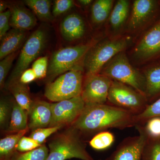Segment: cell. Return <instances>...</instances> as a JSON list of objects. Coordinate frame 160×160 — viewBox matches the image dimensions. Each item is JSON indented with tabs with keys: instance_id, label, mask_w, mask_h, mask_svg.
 <instances>
[{
	"instance_id": "1",
	"label": "cell",
	"mask_w": 160,
	"mask_h": 160,
	"mask_svg": "<svg viewBox=\"0 0 160 160\" xmlns=\"http://www.w3.org/2000/svg\"><path fill=\"white\" fill-rule=\"evenodd\" d=\"M135 115L109 104H86L81 114L71 126L82 137H93L108 129L135 127Z\"/></svg>"
},
{
	"instance_id": "2",
	"label": "cell",
	"mask_w": 160,
	"mask_h": 160,
	"mask_svg": "<svg viewBox=\"0 0 160 160\" xmlns=\"http://www.w3.org/2000/svg\"><path fill=\"white\" fill-rule=\"evenodd\" d=\"M49 149L46 160H94L86 150L82 135L72 126L53 137L49 143Z\"/></svg>"
},
{
	"instance_id": "3",
	"label": "cell",
	"mask_w": 160,
	"mask_h": 160,
	"mask_svg": "<svg viewBox=\"0 0 160 160\" xmlns=\"http://www.w3.org/2000/svg\"><path fill=\"white\" fill-rule=\"evenodd\" d=\"M99 73L113 81L128 85L146 96V79L144 74L132 66L123 52L106 63Z\"/></svg>"
},
{
	"instance_id": "4",
	"label": "cell",
	"mask_w": 160,
	"mask_h": 160,
	"mask_svg": "<svg viewBox=\"0 0 160 160\" xmlns=\"http://www.w3.org/2000/svg\"><path fill=\"white\" fill-rule=\"evenodd\" d=\"M130 42V38L125 37L103 41L93 45L86 53L83 61L86 75L99 73L106 63L122 52Z\"/></svg>"
},
{
	"instance_id": "5",
	"label": "cell",
	"mask_w": 160,
	"mask_h": 160,
	"mask_svg": "<svg viewBox=\"0 0 160 160\" xmlns=\"http://www.w3.org/2000/svg\"><path fill=\"white\" fill-rule=\"evenodd\" d=\"M82 66H78L47 83L45 96L49 101L57 102L81 96L84 81Z\"/></svg>"
},
{
	"instance_id": "6",
	"label": "cell",
	"mask_w": 160,
	"mask_h": 160,
	"mask_svg": "<svg viewBox=\"0 0 160 160\" xmlns=\"http://www.w3.org/2000/svg\"><path fill=\"white\" fill-rule=\"evenodd\" d=\"M92 43L62 48L55 52L49 63L46 81L49 83L59 76L83 65L84 58Z\"/></svg>"
},
{
	"instance_id": "7",
	"label": "cell",
	"mask_w": 160,
	"mask_h": 160,
	"mask_svg": "<svg viewBox=\"0 0 160 160\" xmlns=\"http://www.w3.org/2000/svg\"><path fill=\"white\" fill-rule=\"evenodd\" d=\"M108 104L137 115L149 105L147 98L126 84L112 80L108 97Z\"/></svg>"
},
{
	"instance_id": "8",
	"label": "cell",
	"mask_w": 160,
	"mask_h": 160,
	"mask_svg": "<svg viewBox=\"0 0 160 160\" xmlns=\"http://www.w3.org/2000/svg\"><path fill=\"white\" fill-rule=\"evenodd\" d=\"M47 35L46 30L41 27L32 33L21 50L7 84L19 81L21 74L39 56L47 42Z\"/></svg>"
},
{
	"instance_id": "9",
	"label": "cell",
	"mask_w": 160,
	"mask_h": 160,
	"mask_svg": "<svg viewBox=\"0 0 160 160\" xmlns=\"http://www.w3.org/2000/svg\"><path fill=\"white\" fill-rule=\"evenodd\" d=\"M135 127L138 135L125 138L105 160H143L148 137L142 126L136 125Z\"/></svg>"
},
{
	"instance_id": "10",
	"label": "cell",
	"mask_w": 160,
	"mask_h": 160,
	"mask_svg": "<svg viewBox=\"0 0 160 160\" xmlns=\"http://www.w3.org/2000/svg\"><path fill=\"white\" fill-rule=\"evenodd\" d=\"M112 80L104 75H86L81 97L86 104H106Z\"/></svg>"
},
{
	"instance_id": "11",
	"label": "cell",
	"mask_w": 160,
	"mask_h": 160,
	"mask_svg": "<svg viewBox=\"0 0 160 160\" xmlns=\"http://www.w3.org/2000/svg\"><path fill=\"white\" fill-rule=\"evenodd\" d=\"M85 105L81 96L51 103L52 119L49 127L71 126L82 113Z\"/></svg>"
},
{
	"instance_id": "12",
	"label": "cell",
	"mask_w": 160,
	"mask_h": 160,
	"mask_svg": "<svg viewBox=\"0 0 160 160\" xmlns=\"http://www.w3.org/2000/svg\"><path fill=\"white\" fill-rule=\"evenodd\" d=\"M138 58L148 60L160 54V19L146 32L134 49Z\"/></svg>"
},
{
	"instance_id": "13",
	"label": "cell",
	"mask_w": 160,
	"mask_h": 160,
	"mask_svg": "<svg viewBox=\"0 0 160 160\" xmlns=\"http://www.w3.org/2000/svg\"><path fill=\"white\" fill-rule=\"evenodd\" d=\"M157 2L153 0H136L133 2L129 28L136 30L148 22L157 8Z\"/></svg>"
},
{
	"instance_id": "14",
	"label": "cell",
	"mask_w": 160,
	"mask_h": 160,
	"mask_svg": "<svg viewBox=\"0 0 160 160\" xmlns=\"http://www.w3.org/2000/svg\"><path fill=\"white\" fill-rule=\"evenodd\" d=\"M28 116V127L32 131L49 127L52 119L51 103L41 100L34 101Z\"/></svg>"
},
{
	"instance_id": "15",
	"label": "cell",
	"mask_w": 160,
	"mask_h": 160,
	"mask_svg": "<svg viewBox=\"0 0 160 160\" xmlns=\"http://www.w3.org/2000/svg\"><path fill=\"white\" fill-rule=\"evenodd\" d=\"M61 35L67 42L80 39L85 33V25L82 18L77 13H71L62 21L60 26Z\"/></svg>"
},
{
	"instance_id": "16",
	"label": "cell",
	"mask_w": 160,
	"mask_h": 160,
	"mask_svg": "<svg viewBox=\"0 0 160 160\" xmlns=\"http://www.w3.org/2000/svg\"><path fill=\"white\" fill-rule=\"evenodd\" d=\"M9 8L11 12L10 25L13 29L26 31L32 29L37 25L35 15L25 7L16 5Z\"/></svg>"
},
{
	"instance_id": "17",
	"label": "cell",
	"mask_w": 160,
	"mask_h": 160,
	"mask_svg": "<svg viewBox=\"0 0 160 160\" xmlns=\"http://www.w3.org/2000/svg\"><path fill=\"white\" fill-rule=\"evenodd\" d=\"M26 31L13 29L9 30L1 40L0 46V59L2 60L9 55L17 50L26 38Z\"/></svg>"
},
{
	"instance_id": "18",
	"label": "cell",
	"mask_w": 160,
	"mask_h": 160,
	"mask_svg": "<svg viewBox=\"0 0 160 160\" xmlns=\"http://www.w3.org/2000/svg\"><path fill=\"white\" fill-rule=\"evenodd\" d=\"M146 79V96L149 104L160 97V64L144 72Z\"/></svg>"
},
{
	"instance_id": "19",
	"label": "cell",
	"mask_w": 160,
	"mask_h": 160,
	"mask_svg": "<svg viewBox=\"0 0 160 160\" xmlns=\"http://www.w3.org/2000/svg\"><path fill=\"white\" fill-rule=\"evenodd\" d=\"M7 86L17 103L29 115L34 101L30 96L28 85L17 81L7 84Z\"/></svg>"
},
{
	"instance_id": "20",
	"label": "cell",
	"mask_w": 160,
	"mask_h": 160,
	"mask_svg": "<svg viewBox=\"0 0 160 160\" xmlns=\"http://www.w3.org/2000/svg\"><path fill=\"white\" fill-rule=\"evenodd\" d=\"M29 128L12 134L9 135L0 140V160H10L17 150V146L21 139L24 136Z\"/></svg>"
},
{
	"instance_id": "21",
	"label": "cell",
	"mask_w": 160,
	"mask_h": 160,
	"mask_svg": "<svg viewBox=\"0 0 160 160\" xmlns=\"http://www.w3.org/2000/svg\"><path fill=\"white\" fill-rule=\"evenodd\" d=\"M28 116L27 112L16 101H13L10 116L11 118L7 131L10 133H16L29 128Z\"/></svg>"
},
{
	"instance_id": "22",
	"label": "cell",
	"mask_w": 160,
	"mask_h": 160,
	"mask_svg": "<svg viewBox=\"0 0 160 160\" xmlns=\"http://www.w3.org/2000/svg\"><path fill=\"white\" fill-rule=\"evenodd\" d=\"M24 2L40 20L51 22L53 17L51 12V2L49 0H26Z\"/></svg>"
},
{
	"instance_id": "23",
	"label": "cell",
	"mask_w": 160,
	"mask_h": 160,
	"mask_svg": "<svg viewBox=\"0 0 160 160\" xmlns=\"http://www.w3.org/2000/svg\"><path fill=\"white\" fill-rule=\"evenodd\" d=\"M113 2L112 0H97L92 6L91 18L93 23L101 24L110 15Z\"/></svg>"
},
{
	"instance_id": "24",
	"label": "cell",
	"mask_w": 160,
	"mask_h": 160,
	"mask_svg": "<svg viewBox=\"0 0 160 160\" xmlns=\"http://www.w3.org/2000/svg\"><path fill=\"white\" fill-rule=\"evenodd\" d=\"M129 2L126 0H119L115 5L110 15V24L114 29H119L126 21L129 14Z\"/></svg>"
},
{
	"instance_id": "25",
	"label": "cell",
	"mask_w": 160,
	"mask_h": 160,
	"mask_svg": "<svg viewBox=\"0 0 160 160\" xmlns=\"http://www.w3.org/2000/svg\"><path fill=\"white\" fill-rule=\"evenodd\" d=\"M115 136L109 131L101 132L89 141V144L92 149L97 150H104L110 148L114 142Z\"/></svg>"
},
{
	"instance_id": "26",
	"label": "cell",
	"mask_w": 160,
	"mask_h": 160,
	"mask_svg": "<svg viewBox=\"0 0 160 160\" xmlns=\"http://www.w3.org/2000/svg\"><path fill=\"white\" fill-rule=\"evenodd\" d=\"M49 153V148L45 145L31 151L20 152L17 151L10 160H46Z\"/></svg>"
},
{
	"instance_id": "27",
	"label": "cell",
	"mask_w": 160,
	"mask_h": 160,
	"mask_svg": "<svg viewBox=\"0 0 160 160\" xmlns=\"http://www.w3.org/2000/svg\"><path fill=\"white\" fill-rule=\"evenodd\" d=\"M154 117H160V97L153 102L149 104L142 113L135 115V126H142L149 119Z\"/></svg>"
},
{
	"instance_id": "28",
	"label": "cell",
	"mask_w": 160,
	"mask_h": 160,
	"mask_svg": "<svg viewBox=\"0 0 160 160\" xmlns=\"http://www.w3.org/2000/svg\"><path fill=\"white\" fill-rule=\"evenodd\" d=\"M143 160H160V139L148 138L143 152Z\"/></svg>"
},
{
	"instance_id": "29",
	"label": "cell",
	"mask_w": 160,
	"mask_h": 160,
	"mask_svg": "<svg viewBox=\"0 0 160 160\" xmlns=\"http://www.w3.org/2000/svg\"><path fill=\"white\" fill-rule=\"evenodd\" d=\"M62 127V126H56L36 129L32 131L29 137L42 145L47 138L56 132Z\"/></svg>"
},
{
	"instance_id": "30",
	"label": "cell",
	"mask_w": 160,
	"mask_h": 160,
	"mask_svg": "<svg viewBox=\"0 0 160 160\" xmlns=\"http://www.w3.org/2000/svg\"><path fill=\"white\" fill-rule=\"evenodd\" d=\"M18 52L6 56L0 62V87L3 89L5 85V81L12 63L18 55Z\"/></svg>"
},
{
	"instance_id": "31",
	"label": "cell",
	"mask_w": 160,
	"mask_h": 160,
	"mask_svg": "<svg viewBox=\"0 0 160 160\" xmlns=\"http://www.w3.org/2000/svg\"><path fill=\"white\" fill-rule=\"evenodd\" d=\"M149 138L160 139V117H154L148 120L142 126Z\"/></svg>"
},
{
	"instance_id": "32",
	"label": "cell",
	"mask_w": 160,
	"mask_h": 160,
	"mask_svg": "<svg viewBox=\"0 0 160 160\" xmlns=\"http://www.w3.org/2000/svg\"><path fill=\"white\" fill-rule=\"evenodd\" d=\"M49 63V59L47 56L42 57L34 61L32 66V69L35 73L37 79L46 77Z\"/></svg>"
},
{
	"instance_id": "33",
	"label": "cell",
	"mask_w": 160,
	"mask_h": 160,
	"mask_svg": "<svg viewBox=\"0 0 160 160\" xmlns=\"http://www.w3.org/2000/svg\"><path fill=\"white\" fill-rule=\"evenodd\" d=\"M74 6L72 0H56L53 2L52 14L53 17L56 18L65 13Z\"/></svg>"
},
{
	"instance_id": "34",
	"label": "cell",
	"mask_w": 160,
	"mask_h": 160,
	"mask_svg": "<svg viewBox=\"0 0 160 160\" xmlns=\"http://www.w3.org/2000/svg\"><path fill=\"white\" fill-rule=\"evenodd\" d=\"M41 146L32 138L23 136L19 142L17 150L20 152H26L37 149Z\"/></svg>"
},
{
	"instance_id": "35",
	"label": "cell",
	"mask_w": 160,
	"mask_h": 160,
	"mask_svg": "<svg viewBox=\"0 0 160 160\" xmlns=\"http://www.w3.org/2000/svg\"><path fill=\"white\" fill-rule=\"evenodd\" d=\"M11 12L10 9L0 13V39L2 40L9 32Z\"/></svg>"
},
{
	"instance_id": "36",
	"label": "cell",
	"mask_w": 160,
	"mask_h": 160,
	"mask_svg": "<svg viewBox=\"0 0 160 160\" xmlns=\"http://www.w3.org/2000/svg\"><path fill=\"white\" fill-rule=\"evenodd\" d=\"M9 104L6 100L1 99L0 102V125L5 126L9 119L10 108Z\"/></svg>"
},
{
	"instance_id": "37",
	"label": "cell",
	"mask_w": 160,
	"mask_h": 160,
	"mask_svg": "<svg viewBox=\"0 0 160 160\" xmlns=\"http://www.w3.org/2000/svg\"><path fill=\"white\" fill-rule=\"evenodd\" d=\"M36 79H37L36 76L34 71L31 68L25 70L21 74L19 81L23 84L28 85Z\"/></svg>"
},
{
	"instance_id": "38",
	"label": "cell",
	"mask_w": 160,
	"mask_h": 160,
	"mask_svg": "<svg viewBox=\"0 0 160 160\" xmlns=\"http://www.w3.org/2000/svg\"><path fill=\"white\" fill-rule=\"evenodd\" d=\"M8 7L9 6L6 4V2L1 1V2H0V13H2V12L6 11V10Z\"/></svg>"
},
{
	"instance_id": "39",
	"label": "cell",
	"mask_w": 160,
	"mask_h": 160,
	"mask_svg": "<svg viewBox=\"0 0 160 160\" xmlns=\"http://www.w3.org/2000/svg\"><path fill=\"white\" fill-rule=\"evenodd\" d=\"M83 6H87L91 4L92 2V0H80L78 1Z\"/></svg>"
}]
</instances>
